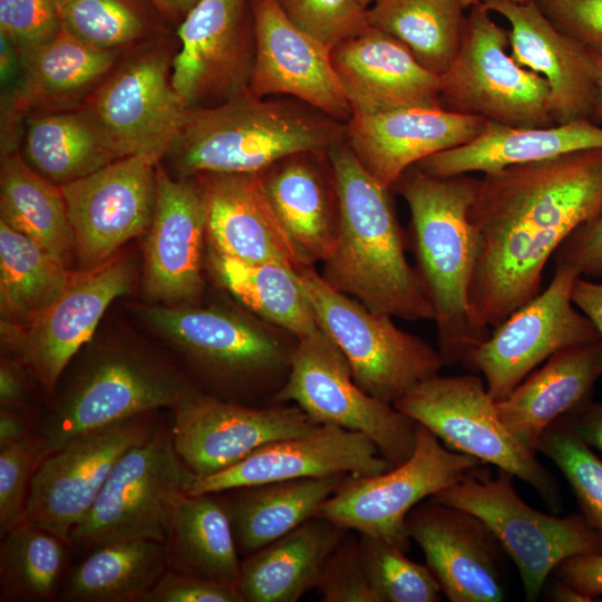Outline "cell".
<instances>
[{"instance_id":"cell-1","label":"cell","mask_w":602,"mask_h":602,"mask_svg":"<svg viewBox=\"0 0 602 602\" xmlns=\"http://www.w3.org/2000/svg\"><path fill=\"white\" fill-rule=\"evenodd\" d=\"M602 213V148L484 173L468 211L476 261L475 322L491 330L542 291L564 240Z\"/></svg>"},{"instance_id":"cell-2","label":"cell","mask_w":602,"mask_h":602,"mask_svg":"<svg viewBox=\"0 0 602 602\" xmlns=\"http://www.w3.org/2000/svg\"><path fill=\"white\" fill-rule=\"evenodd\" d=\"M339 202L336 245L321 276L370 311L407 321L433 320L421 280L405 254L389 190L378 184L344 140L329 153Z\"/></svg>"},{"instance_id":"cell-3","label":"cell","mask_w":602,"mask_h":602,"mask_svg":"<svg viewBox=\"0 0 602 602\" xmlns=\"http://www.w3.org/2000/svg\"><path fill=\"white\" fill-rule=\"evenodd\" d=\"M479 178L435 177L409 167L392 186L410 212L416 271L433 308L438 351L445 366L464 362L491 334L474 320L469 288L476 244L468 211Z\"/></svg>"},{"instance_id":"cell-4","label":"cell","mask_w":602,"mask_h":602,"mask_svg":"<svg viewBox=\"0 0 602 602\" xmlns=\"http://www.w3.org/2000/svg\"><path fill=\"white\" fill-rule=\"evenodd\" d=\"M344 140L346 123L295 98L268 99L246 89L219 105L188 108L165 157L177 178L261 173L290 155L328 153Z\"/></svg>"},{"instance_id":"cell-5","label":"cell","mask_w":602,"mask_h":602,"mask_svg":"<svg viewBox=\"0 0 602 602\" xmlns=\"http://www.w3.org/2000/svg\"><path fill=\"white\" fill-rule=\"evenodd\" d=\"M69 366L37 428L43 459L80 434L172 409L201 391L179 368L132 342L91 347Z\"/></svg>"},{"instance_id":"cell-6","label":"cell","mask_w":602,"mask_h":602,"mask_svg":"<svg viewBox=\"0 0 602 602\" xmlns=\"http://www.w3.org/2000/svg\"><path fill=\"white\" fill-rule=\"evenodd\" d=\"M143 318L187 362L208 395L252 405L250 397H273L290 371L298 339L246 314L195 304L152 305Z\"/></svg>"},{"instance_id":"cell-7","label":"cell","mask_w":602,"mask_h":602,"mask_svg":"<svg viewBox=\"0 0 602 602\" xmlns=\"http://www.w3.org/2000/svg\"><path fill=\"white\" fill-rule=\"evenodd\" d=\"M480 466L431 497L487 525L516 565L527 601L537 600L550 574L566 559L602 553L599 534L582 515L538 512L518 496L512 474L497 468L494 476Z\"/></svg>"},{"instance_id":"cell-8","label":"cell","mask_w":602,"mask_h":602,"mask_svg":"<svg viewBox=\"0 0 602 602\" xmlns=\"http://www.w3.org/2000/svg\"><path fill=\"white\" fill-rule=\"evenodd\" d=\"M195 475L178 456L169 421L128 449L69 537L71 547L90 551L118 541L149 538L165 543L178 497Z\"/></svg>"},{"instance_id":"cell-9","label":"cell","mask_w":602,"mask_h":602,"mask_svg":"<svg viewBox=\"0 0 602 602\" xmlns=\"http://www.w3.org/2000/svg\"><path fill=\"white\" fill-rule=\"evenodd\" d=\"M320 329L346 357L356 382L369 395L395 404L445 366L435 348L399 329L392 317L376 313L331 288L314 269L297 270Z\"/></svg>"},{"instance_id":"cell-10","label":"cell","mask_w":602,"mask_h":602,"mask_svg":"<svg viewBox=\"0 0 602 602\" xmlns=\"http://www.w3.org/2000/svg\"><path fill=\"white\" fill-rule=\"evenodd\" d=\"M394 406L428 428L447 448L512 474L559 511L562 499L554 476L503 425L496 401L480 377L435 375L412 387Z\"/></svg>"},{"instance_id":"cell-11","label":"cell","mask_w":602,"mask_h":602,"mask_svg":"<svg viewBox=\"0 0 602 602\" xmlns=\"http://www.w3.org/2000/svg\"><path fill=\"white\" fill-rule=\"evenodd\" d=\"M508 46L509 31L493 20L485 4L470 6L458 52L440 76L441 106L503 126L555 125L547 81L517 64Z\"/></svg>"},{"instance_id":"cell-12","label":"cell","mask_w":602,"mask_h":602,"mask_svg":"<svg viewBox=\"0 0 602 602\" xmlns=\"http://www.w3.org/2000/svg\"><path fill=\"white\" fill-rule=\"evenodd\" d=\"M272 402H293L319 425L366 435L392 466L405 463L416 446L418 424L366 392L322 329L298 340L287 380Z\"/></svg>"},{"instance_id":"cell-13","label":"cell","mask_w":602,"mask_h":602,"mask_svg":"<svg viewBox=\"0 0 602 602\" xmlns=\"http://www.w3.org/2000/svg\"><path fill=\"white\" fill-rule=\"evenodd\" d=\"M173 56L166 43H139L85 98L118 158L158 164L181 133L188 108L172 82Z\"/></svg>"},{"instance_id":"cell-14","label":"cell","mask_w":602,"mask_h":602,"mask_svg":"<svg viewBox=\"0 0 602 602\" xmlns=\"http://www.w3.org/2000/svg\"><path fill=\"white\" fill-rule=\"evenodd\" d=\"M479 465L483 463L477 458L443 446L418 424L414 453L405 463L372 476L348 475L315 516L407 553L411 538L406 521L410 511Z\"/></svg>"},{"instance_id":"cell-15","label":"cell","mask_w":602,"mask_h":602,"mask_svg":"<svg viewBox=\"0 0 602 602\" xmlns=\"http://www.w3.org/2000/svg\"><path fill=\"white\" fill-rule=\"evenodd\" d=\"M576 270L555 264L548 285L492 329L463 365L482 373L495 401L504 399L551 356L565 348L601 340L571 299Z\"/></svg>"},{"instance_id":"cell-16","label":"cell","mask_w":602,"mask_h":602,"mask_svg":"<svg viewBox=\"0 0 602 602\" xmlns=\"http://www.w3.org/2000/svg\"><path fill=\"white\" fill-rule=\"evenodd\" d=\"M158 420L157 411L146 412L80 434L48 455L32 478L23 521L69 543L117 462L146 440Z\"/></svg>"},{"instance_id":"cell-17","label":"cell","mask_w":602,"mask_h":602,"mask_svg":"<svg viewBox=\"0 0 602 602\" xmlns=\"http://www.w3.org/2000/svg\"><path fill=\"white\" fill-rule=\"evenodd\" d=\"M176 36L172 82L187 108L219 105L249 89L256 48L252 0H198Z\"/></svg>"},{"instance_id":"cell-18","label":"cell","mask_w":602,"mask_h":602,"mask_svg":"<svg viewBox=\"0 0 602 602\" xmlns=\"http://www.w3.org/2000/svg\"><path fill=\"white\" fill-rule=\"evenodd\" d=\"M171 410L174 447L195 476L221 472L269 443L320 426L297 405H246L202 391Z\"/></svg>"},{"instance_id":"cell-19","label":"cell","mask_w":602,"mask_h":602,"mask_svg":"<svg viewBox=\"0 0 602 602\" xmlns=\"http://www.w3.org/2000/svg\"><path fill=\"white\" fill-rule=\"evenodd\" d=\"M156 167L152 159L128 156L61 186L79 269L104 263L149 227Z\"/></svg>"},{"instance_id":"cell-20","label":"cell","mask_w":602,"mask_h":602,"mask_svg":"<svg viewBox=\"0 0 602 602\" xmlns=\"http://www.w3.org/2000/svg\"><path fill=\"white\" fill-rule=\"evenodd\" d=\"M134 265L115 254L71 271L59 295L22 330L18 357L51 397L66 368L91 339L108 305L130 290Z\"/></svg>"},{"instance_id":"cell-21","label":"cell","mask_w":602,"mask_h":602,"mask_svg":"<svg viewBox=\"0 0 602 602\" xmlns=\"http://www.w3.org/2000/svg\"><path fill=\"white\" fill-rule=\"evenodd\" d=\"M252 9L256 48L250 91L292 97L347 123L352 110L331 49L292 23L276 0H252Z\"/></svg>"},{"instance_id":"cell-22","label":"cell","mask_w":602,"mask_h":602,"mask_svg":"<svg viewBox=\"0 0 602 602\" xmlns=\"http://www.w3.org/2000/svg\"><path fill=\"white\" fill-rule=\"evenodd\" d=\"M406 527L449 601L504 600L499 569L504 550L476 515L429 497L410 511Z\"/></svg>"},{"instance_id":"cell-23","label":"cell","mask_w":602,"mask_h":602,"mask_svg":"<svg viewBox=\"0 0 602 602\" xmlns=\"http://www.w3.org/2000/svg\"><path fill=\"white\" fill-rule=\"evenodd\" d=\"M394 466L366 435L334 425L264 445L221 472L195 476L186 493H221L276 480L338 474L372 476Z\"/></svg>"},{"instance_id":"cell-24","label":"cell","mask_w":602,"mask_h":602,"mask_svg":"<svg viewBox=\"0 0 602 602\" xmlns=\"http://www.w3.org/2000/svg\"><path fill=\"white\" fill-rule=\"evenodd\" d=\"M205 207L193 177L156 167V197L145 244L144 285L165 305L195 304L204 289Z\"/></svg>"},{"instance_id":"cell-25","label":"cell","mask_w":602,"mask_h":602,"mask_svg":"<svg viewBox=\"0 0 602 602\" xmlns=\"http://www.w3.org/2000/svg\"><path fill=\"white\" fill-rule=\"evenodd\" d=\"M487 124L483 116L444 107L352 114L346 123V142L368 174L391 188L409 167L472 142Z\"/></svg>"},{"instance_id":"cell-26","label":"cell","mask_w":602,"mask_h":602,"mask_svg":"<svg viewBox=\"0 0 602 602\" xmlns=\"http://www.w3.org/2000/svg\"><path fill=\"white\" fill-rule=\"evenodd\" d=\"M204 202L206 241L219 254L247 262L308 265L282 226L261 173H202L193 176Z\"/></svg>"},{"instance_id":"cell-27","label":"cell","mask_w":602,"mask_h":602,"mask_svg":"<svg viewBox=\"0 0 602 602\" xmlns=\"http://www.w3.org/2000/svg\"><path fill=\"white\" fill-rule=\"evenodd\" d=\"M331 58L352 114L443 107L440 76L383 31L369 26L334 46Z\"/></svg>"},{"instance_id":"cell-28","label":"cell","mask_w":602,"mask_h":602,"mask_svg":"<svg viewBox=\"0 0 602 602\" xmlns=\"http://www.w3.org/2000/svg\"><path fill=\"white\" fill-rule=\"evenodd\" d=\"M511 25V56L545 78L555 124L592 119L596 67L591 50L562 33L534 2H484Z\"/></svg>"},{"instance_id":"cell-29","label":"cell","mask_w":602,"mask_h":602,"mask_svg":"<svg viewBox=\"0 0 602 602\" xmlns=\"http://www.w3.org/2000/svg\"><path fill=\"white\" fill-rule=\"evenodd\" d=\"M601 377V340L565 348L496 401L498 417L509 434L536 455L544 430L590 402Z\"/></svg>"},{"instance_id":"cell-30","label":"cell","mask_w":602,"mask_h":602,"mask_svg":"<svg viewBox=\"0 0 602 602\" xmlns=\"http://www.w3.org/2000/svg\"><path fill=\"white\" fill-rule=\"evenodd\" d=\"M328 153L293 154L261 172L271 205L308 265L326 260L338 237V192Z\"/></svg>"},{"instance_id":"cell-31","label":"cell","mask_w":602,"mask_h":602,"mask_svg":"<svg viewBox=\"0 0 602 602\" xmlns=\"http://www.w3.org/2000/svg\"><path fill=\"white\" fill-rule=\"evenodd\" d=\"M594 148H602V127L590 119L547 127H511L488 122L472 142L434 154L416 166L428 175L446 178Z\"/></svg>"},{"instance_id":"cell-32","label":"cell","mask_w":602,"mask_h":602,"mask_svg":"<svg viewBox=\"0 0 602 602\" xmlns=\"http://www.w3.org/2000/svg\"><path fill=\"white\" fill-rule=\"evenodd\" d=\"M349 530L313 516L241 561L244 602H295L315 588L326 561Z\"/></svg>"},{"instance_id":"cell-33","label":"cell","mask_w":602,"mask_h":602,"mask_svg":"<svg viewBox=\"0 0 602 602\" xmlns=\"http://www.w3.org/2000/svg\"><path fill=\"white\" fill-rule=\"evenodd\" d=\"M347 476L285 479L221 492L239 553L246 556L315 516Z\"/></svg>"},{"instance_id":"cell-34","label":"cell","mask_w":602,"mask_h":602,"mask_svg":"<svg viewBox=\"0 0 602 602\" xmlns=\"http://www.w3.org/2000/svg\"><path fill=\"white\" fill-rule=\"evenodd\" d=\"M164 545L167 570L239 590L240 553L221 493H183Z\"/></svg>"},{"instance_id":"cell-35","label":"cell","mask_w":602,"mask_h":602,"mask_svg":"<svg viewBox=\"0 0 602 602\" xmlns=\"http://www.w3.org/2000/svg\"><path fill=\"white\" fill-rule=\"evenodd\" d=\"M18 55L22 76L12 95L13 111L90 94L116 66L120 50L91 46L62 28L54 39Z\"/></svg>"},{"instance_id":"cell-36","label":"cell","mask_w":602,"mask_h":602,"mask_svg":"<svg viewBox=\"0 0 602 602\" xmlns=\"http://www.w3.org/2000/svg\"><path fill=\"white\" fill-rule=\"evenodd\" d=\"M166 569L163 542L108 543L90 551L66 574L58 598L65 602H142Z\"/></svg>"},{"instance_id":"cell-37","label":"cell","mask_w":602,"mask_h":602,"mask_svg":"<svg viewBox=\"0 0 602 602\" xmlns=\"http://www.w3.org/2000/svg\"><path fill=\"white\" fill-rule=\"evenodd\" d=\"M207 262L217 283L259 319L298 340L320 329L297 270L275 262L247 263L212 249Z\"/></svg>"},{"instance_id":"cell-38","label":"cell","mask_w":602,"mask_h":602,"mask_svg":"<svg viewBox=\"0 0 602 602\" xmlns=\"http://www.w3.org/2000/svg\"><path fill=\"white\" fill-rule=\"evenodd\" d=\"M23 155L33 169L59 186L118 159L97 123L82 107L29 118Z\"/></svg>"},{"instance_id":"cell-39","label":"cell","mask_w":602,"mask_h":602,"mask_svg":"<svg viewBox=\"0 0 602 602\" xmlns=\"http://www.w3.org/2000/svg\"><path fill=\"white\" fill-rule=\"evenodd\" d=\"M1 220L71 269L72 231L61 186L50 182L14 149L2 153Z\"/></svg>"},{"instance_id":"cell-40","label":"cell","mask_w":602,"mask_h":602,"mask_svg":"<svg viewBox=\"0 0 602 602\" xmlns=\"http://www.w3.org/2000/svg\"><path fill=\"white\" fill-rule=\"evenodd\" d=\"M464 0H375L368 25L401 41L427 70L441 76L453 64L464 32Z\"/></svg>"},{"instance_id":"cell-41","label":"cell","mask_w":602,"mask_h":602,"mask_svg":"<svg viewBox=\"0 0 602 602\" xmlns=\"http://www.w3.org/2000/svg\"><path fill=\"white\" fill-rule=\"evenodd\" d=\"M71 269L25 234L0 221L1 323L22 330L65 288Z\"/></svg>"},{"instance_id":"cell-42","label":"cell","mask_w":602,"mask_h":602,"mask_svg":"<svg viewBox=\"0 0 602 602\" xmlns=\"http://www.w3.org/2000/svg\"><path fill=\"white\" fill-rule=\"evenodd\" d=\"M1 537L0 600L40 602L58 596L70 544L26 521Z\"/></svg>"},{"instance_id":"cell-43","label":"cell","mask_w":602,"mask_h":602,"mask_svg":"<svg viewBox=\"0 0 602 602\" xmlns=\"http://www.w3.org/2000/svg\"><path fill=\"white\" fill-rule=\"evenodd\" d=\"M61 26L80 40L122 50L158 33L165 22L147 0H54Z\"/></svg>"},{"instance_id":"cell-44","label":"cell","mask_w":602,"mask_h":602,"mask_svg":"<svg viewBox=\"0 0 602 602\" xmlns=\"http://www.w3.org/2000/svg\"><path fill=\"white\" fill-rule=\"evenodd\" d=\"M538 452L562 472L581 515L602 541V459L577 434L570 416L555 420L544 430Z\"/></svg>"},{"instance_id":"cell-45","label":"cell","mask_w":602,"mask_h":602,"mask_svg":"<svg viewBox=\"0 0 602 602\" xmlns=\"http://www.w3.org/2000/svg\"><path fill=\"white\" fill-rule=\"evenodd\" d=\"M366 573L379 602H438L441 589L427 565L380 538L359 534Z\"/></svg>"},{"instance_id":"cell-46","label":"cell","mask_w":602,"mask_h":602,"mask_svg":"<svg viewBox=\"0 0 602 602\" xmlns=\"http://www.w3.org/2000/svg\"><path fill=\"white\" fill-rule=\"evenodd\" d=\"M298 28L332 49L369 25L358 0H276Z\"/></svg>"},{"instance_id":"cell-47","label":"cell","mask_w":602,"mask_h":602,"mask_svg":"<svg viewBox=\"0 0 602 602\" xmlns=\"http://www.w3.org/2000/svg\"><path fill=\"white\" fill-rule=\"evenodd\" d=\"M43 460L37 431L0 449V534L23 521L31 482Z\"/></svg>"},{"instance_id":"cell-48","label":"cell","mask_w":602,"mask_h":602,"mask_svg":"<svg viewBox=\"0 0 602 602\" xmlns=\"http://www.w3.org/2000/svg\"><path fill=\"white\" fill-rule=\"evenodd\" d=\"M321 602H379L362 562L359 535L349 530L329 555L315 585Z\"/></svg>"},{"instance_id":"cell-49","label":"cell","mask_w":602,"mask_h":602,"mask_svg":"<svg viewBox=\"0 0 602 602\" xmlns=\"http://www.w3.org/2000/svg\"><path fill=\"white\" fill-rule=\"evenodd\" d=\"M62 29L54 0H0V30L17 51L54 39Z\"/></svg>"},{"instance_id":"cell-50","label":"cell","mask_w":602,"mask_h":602,"mask_svg":"<svg viewBox=\"0 0 602 602\" xmlns=\"http://www.w3.org/2000/svg\"><path fill=\"white\" fill-rule=\"evenodd\" d=\"M564 35L602 55V0H535Z\"/></svg>"},{"instance_id":"cell-51","label":"cell","mask_w":602,"mask_h":602,"mask_svg":"<svg viewBox=\"0 0 602 602\" xmlns=\"http://www.w3.org/2000/svg\"><path fill=\"white\" fill-rule=\"evenodd\" d=\"M142 602H244L233 586L167 570Z\"/></svg>"},{"instance_id":"cell-52","label":"cell","mask_w":602,"mask_h":602,"mask_svg":"<svg viewBox=\"0 0 602 602\" xmlns=\"http://www.w3.org/2000/svg\"><path fill=\"white\" fill-rule=\"evenodd\" d=\"M553 256H555V264L571 266L577 271L580 276H601L602 213L572 232Z\"/></svg>"},{"instance_id":"cell-53","label":"cell","mask_w":602,"mask_h":602,"mask_svg":"<svg viewBox=\"0 0 602 602\" xmlns=\"http://www.w3.org/2000/svg\"><path fill=\"white\" fill-rule=\"evenodd\" d=\"M554 573L557 579L595 601L602 596V553L566 559Z\"/></svg>"},{"instance_id":"cell-54","label":"cell","mask_w":602,"mask_h":602,"mask_svg":"<svg viewBox=\"0 0 602 602\" xmlns=\"http://www.w3.org/2000/svg\"><path fill=\"white\" fill-rule=\"evenodd\" d=\"M30 370L19 359L2 357L0 365V405L35 411L29 399L27 377Z\"/></svg>"},{"instance_id":"cell-55","label":"cell","mask_w":602,"mask_h":602,"mask_svg":"<svg viewBox=\"0 0 602 602\" xmlns=\"http://www.w3.org/2000/svg\"><path fill=\"white\" fill-rule=\"evenodd\" d=\"M41 414L1 406L0 449L18 443L37 431Z\"/></svg>"},{"instance_id":"cell-56","label":"cell","mask_w":602,"mask_h":602,"mask_svg":"<svg viewBox=\"0 0 602 602\" xmlns=\"http://www.w3.org/2000/svg\"><path fill=\"white\" fill-rule=\"evenodd\" d=\"M571 299L573 304L594 324L602 341V283L579 276L574 282Z\"/></svg>"},{"instance_id":"cell-57","label":"cell","mask_w":602,"mask_h":602,"mask_svg":"<svg viewBox=\"0 0 602 602\" xmlns=\"http://www.w3.org/2000/svg\"><path fill=\"white\" fill-rule=\"evenodd\" d=\"M570 417L581 438L602 452V400H591Z\"/></svg>"},{"instance_id":"cell-58","label":"cell","mask_w":602,"mask_h":602,"mask_svg":"<svg viewBox=\"0 0 602 602\" xmlns=\"http://www.w3.org/2000/svg\"><path fill=\"white\" fill-rule=\"evenodd\" d=\"M547 598L553 602H586L595 601L594 599L583 594L570 584L556 579L550 585Z\"/></svg>"},{"instance_id":"cell-59","label":"cell","mask_w":602,"mask_h":602,"mask_svg":"<svg viewBox=\"0 0 602 602\" xmlns=\"http://www.w3.org/2000/svg\"><path fill=\"white\" fill-rule=\"evenodd\" d=\"M20 64L19 55L12 42L1 35V80L7 82L13 77V72Z\"/></svg>"},{"instance_id":"cell-60","label":"cell","mask_w":602,"mask_h":602,"mask_svg":"<svg viewBox=\"0 0 602 602\" xmlns=\"http://www.w3.org/2000/svg\"><path fill=\"white\" fill-rule=\"evenodd\" d=\"M592 54L596 67V97L591 120L600 124L602 123V55L593 51Z\"/></svg>"},{"instance_id":"cell-61","label":"cell","mask_w":602,"mask_h":602,"mask_svg":"<svg viewBox=\"0 0 602 602\" xmlns=\"http://www.w3.org/2000/svg\"><path fill=\"white\" fill-rule=\"evenodd\" d=\"M151 6L154 8V10L157 12V14L165 21V22H177L181 21L182 18L172 4L171 0H147Z\"/></svg>"},{"instance_id":"cell-62","label":"cell","mask_w":602,"mask_h":602,"mask_svg":"<svg viewBox=\"0 0 602 602\" xmlns=\"http://www.w3.org/2000/svg\"><path fill=\"white\" fill-rule=\"evenodd\" d=\"M198 0H171L172 4L183 18Z\"/></svg>"},{"instance_id":"cell-63","label":"cell","mask_w":602,"mask_h":602,"mask_svg":"<svg viewBox=\"0 0 602 602\" xmlns=\"http://www.w3.org/2000/svg\"><path fill=\"white\" fill-rule=\"evenodd\" d=\"M465 3L468 6H473V4H476V3H484L486 1H489V0H464ZM508 1H513V2H516V3H528V2H534L535 0H508Z\"/></svg>"},{"instance_id":"cell-64","label":"cell","mask_w":602,"mask_h":602,"mask_svg":"<svg viewBox=\"0 0 602 602\" xmlns=\"http://www.w3.org/2000/svg\"><path fill=\"white\" fill-rule=\"evenodd\" d=\"M375 0H358V2L363 7L368 8Z\"/></svg>"}]
</instances>
